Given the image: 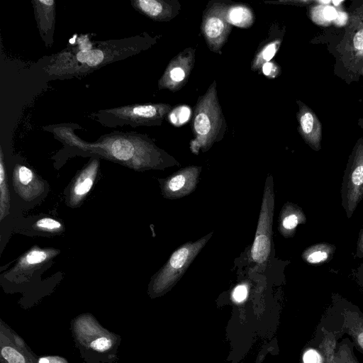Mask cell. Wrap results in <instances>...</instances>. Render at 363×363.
Masks as SVG:
<instances>
[{
  "label": "cell",
  "mask_w": 363,
  "mask_h": 363,
  "mask_svg": "<svg viewBox=\"0 0 363 363\" xmlns=\"http://www.w3.org/2000/svg\"><path fill=\"white\" fill-rule=\"evenodd\" d=\"M274 210V193L272 177L264 186L257 230L251 250V258L257 264L265 262L271 252L272 226Z\"/></svg>",
  "instance_id": "cell-8"
},
{
  "label": "cell",
  "mask_w": 363,
  "mask_h": 363,
  "mask_svg": "<svg viewBox=\"0 0 363 363\" xmlns=\"http://www.w3.org/2000/svg\"><path fill=\"white\" fill-rule=\"evenodd\" d=\"M334 246L318 244L308 248L303 253V259L309 264H320L326 261L330 253L334 252Z\"/></svg>",
  "instance_id": "cell-24"
},
{
  "label": "cell",
  "mask_w": 363,
  "mask_h": 363,
  "mask_svg": "<svg viewBox=\"0 0 363 363\" xmlns=\"http://www.w3.org/2000/svg\"><path fill=\"white\" fill-rule=\"evenodd\" d=\"M167 104H131L101 109L91 113V117L104 126L116 128L130 125H160L172 110Z\"/></svg>",
  "instance_id": "cell-5"
},
{
  "label": "cell",
  "mask_w": 363,
  "mask_h": 363,
  "mask_svg": "<svg viewBox=\"0 0 363 363\" xmlns=\"http://www.w3.org/2000/svg\"><path fill=\"white\" fill-rule=\"evenodd\" d=\"M228 4L225 1H211L203 14L201 30L208 48L214 52H220L233 28L226 17Z\"/></svg>",
  "instance_id": "cell-9"
},
{
  "label": "cell",
  "mask_w": 363,
  "mask_h": 363,
  "mask_svg": "<svg viewBox=\"0 0 363 363\" xmlns=\"http://www.w3.org/2000/svg\"><path fill=\"white\" fill-rule=\"evenodd\" d=\"M357 125L363 128V118H359L357 121Z\"/></svg>",
  "instance_id": "cell-35"
},
{
  "label": "cell",
  "mask_w": 363,
  "mask_h": 363,
  "mask_svg": "<svg viewBox=\"0 0 363 363\" xmlns=\"http://www.w3.org/2000/svg\"><path fill=\"white\" fill-rule=\"evenodd\" d=\"M131 4L140 13L160 22L173 19L179 14L181 9L177 0H133Z\"/></svg>",
  "instance_id": "cell-16"
},
{
  "label": "cell",
  "mask_w": 363,
  "mask_h": 363,
  "mask_svg": "<svg viewBox=\"0 0 363 363\" xmlns=\"http://www.w3.org/2000/svg\"><path fill=\"white\" fill-rule=\"evenodd\" d=\"M212 234L210 233L195 242H186L175 250L150 284V294L158 296L173 286L186 271Z\"/></svg>",
  "instance_id": "cell-6"
},
{
  "label": "cell",
  "mask_w": 363,
  "mask_h": 363,
  "mask_svg": "<svg viewBox=\"0 0 363 363\" xmlns=\"http://www.w3.org/2000/svg\"><path fill=\"white\" fill-rule=\"evenodd\" d=\"M321 4H330V1H318Z\"/></svg>",
  "instance_id": "cell-37"
},
{
  "label": "cell",
  "mask_w": 363,
  "mask_h": 363,
  "mask_svg": "<svg viewBox=\"0 0 363 363\" xmlns=\"http://www.w3.org/2000/svg\"><path fill=\"white\" fill-rule=\"evenodd\" d=\"M35 227L38 230L57 233L62 230L63 226L58 220L51 218H43L37 220Z\"/></svg>",
  "instance_id": "cell-26"
},
{
  "label": "cell",
  "mask_w": 363,
  "mask_h": 363,
  "mask_svg": "<svg viewBox=\"0 0 363 363\" xmlns=\"http://www.w3.org/2000/svg\"><path fill=\"white\" fill-rule=\"evenodd\" d=\"M191 111L187 106H179L172 108L167 118L174 126H181L186 123L190 116Z\"/></svg>",
  "instance_id": "cell-25"
},
{
  "label": "cell",
  "mask_w": 363,
  "mask_h": 363,
  "mask_svg": "<svg viewBox=\"0 0 363 363\" xmlns=\"http://www.w3.org/2000/svg\"><path fill=\"white\" fill-rule=\"evenodd\" d=\"M200 167L191 166L180 169L166 179L162 186L164 196L177 199L192 192L197 183Z\"/></svg>",
  "instance_id": "cell-14"
},
{
  "label": "cell",
  "mask_w": 363,
  "mask_h": 363,
  "mask_svg": "<svg viewBox=\"0 0 363 363\" xmlns=\"http://www.w3.org/2000/svg\"><path fill=\"white\" fill-rule=\"evenodd\" d=\"M321 11H322V16H323V18L325 21H328L337 18V15H338L337 11L335 9V8H333L330 6H326L322 8Z\"/></svg>",
  "instance_id": "cell-31"
},
{
  "label": "cell",
  "mask_w": 363,
  "mask_h": 363,
  "mask_svg": "<svg viewBox=\"0 0 363 363\" xmlns=\"http://www.w3.org/2000/svg\"><path fill=\"white\" fill-rule=\"evenodd\" d=\"M37 363H69L64 357L59 355L38 356Z\"/></svg>",
  "instance_id": "cell-28"
},
{
  "label": "cell",
  "mask_w": 363,
  "mask_h": 363,
  "mask_svg": "<svg viewBox=\"0 0 363 363\" xmlns=\"http://www.w3.org/2000/svg\"><path fill=\"white\" fill-rule=\"evenodd\" d=\"M155 39L145 33L125 39L97 41V45L88 50L67 48L52 55L42 69L59 79L79 77L146 50Z\"/></svg>",
  "instance_id": "cell-2"
},
{
  "label": "cell",
  "mask_w": 363,
  "mask_h": 363,
  "mask_svg": "<svg viewBox=\"0 0 363 363\" xmlns=\"http://www.w3.org/2000/svg\"><path fill=\"white\" fill-rule=\"evenodd\" d=\"M15 191L25 201H30L45 190V183L30 168L16 164L13 172Z\"/></svg>",
  "instance_id": "cell-15"
},
{
  "label": "cell",
  "mask_w": 363,
  "mask_h": 363,
  "mask_svg": "<svg viewBox=\"0 0 363 363\" xmlns=\"http://www.w3.org/2000/svg\"><path fill=\"white\" fill-rule=\"evenodd\" d=\"M281 43V38H276L269 40L267 39L262 45L252 62L251 69L253 71L262 68V65L269 62L276 55Z\"/></svg>",
  "instance_id": "cell-21"
},
{
  "label": "cell",
  "mask_w": 363,
  "mask_h": 363,
  "mask_svg": "<svg viewBox=\"0 0 363 363\" xmlns=\"http://www.w3.org/2000/svg\"><path fill=\"white\" fill-rule=\"evenodd\" d=\"M362 62V65L361 67H359V70H358V72L359 74H360L361 75H363V59L361 60Z\"/></svg>",
  "instance_id": "cell-34"
},
{
  "label": "cell",
  "mask_w": 363,
  "mask_h": 363,
  "mask_svg": "<svg viewBox=\"0 0 363 363\" xmlns=\"http://www.w3.org/2000/svg\"><path fill=\"white\" fill-rule=\"evenodd\" d=\"M342 204L350 218L363 198V138L355 143L345 171Z\"/></svg>",
  "instance_id": "cell-7"
},
{
  "label": "cell",
  "mask_w": 363,
  "mask_h": 363,
  "mask_svg": "<svg viewBox=\"0 0 363 363\" xmlns=\"http://www.w3.org/2000/svg\"><path fill=\"white\" fill-rule=\"evenodd\" d=\"M32 4L40 36L46 46H51L55 24V1L33 0Z\"/></svg>",
  "instance_id": "cell-17"
},
{
  "label": "cell",
  "mask_w": 363,
  "mask_h": 363,
  "mask_svg": "<svg viewBox=\"0 0 363 363\" xmlns=\"http://www.w3.org/2000/svg\"><path fill=\"white\" fill-rule=\"evenodd\" d=\"M38 355L24 340L0 320V362L37 363Z\"/></svg>",
  "instance_id": "cell-10"
},
{
  "label": "cell",
  "mask_w": 363,
  "mask_h": 363,
  "mask_svg": "<svg viewBox=\"0 0 363 363\" xmlns=\"http://www.w3.org/2000/svg\"><path fill=\"white\" fill-rule=\"evenodd\" d=\"M195 50L188 48L169 62L159 80V89L171 91L181 89L187 82L195 63Z\"/></svg>",
  "instance_id": "cell-11"
},
{
  "label": "cell",
  "mask_w": 363,
  "mask_h": 363,
  "mask_svg": "<svg viewBox=\"0 0 363 363\" xmlns=\"http://www.w3.org/2000/svg\"><path fill=\"white\" fill-rule=\"evenodd\" d=\"M262 73L268 77L275 78L281 73L280 67L274 62H268L261 68Z\"/></svg>",
  "instance_id": "cell-27"
},
{
  "label": "cell",
  "mask_w": 363,
  "mask_h": 363,
  "mask_svg": "<svg viewBox=\"0 0 363 363\" xmlns=\"http://www.w3.org/2000/svg\"><path fill=\"white\" fill-rule=\"evenodd\" d=\"M57 253V251L52 249L33 247L19 260L18 267L21 269H25L38 265L52 257Z\"/></svg>",
  "instance_id": "cell-23"
},
{
  "label": "cell",
  "mask_w": 363,
  "mask_h": 363,
  "mask_svg": "<svg viewBox=\"0 0 363 363\" xmlns=\"http://www.w3.org/2000/svg\"><path fill=\"white\" fill-rule=\"evenodd\" d=\"M298 111L296 118L298 130L303 140L313 150L320 149L322 140V124L314 111L301 101L297 100Z\"/></svg>",
  "instance_id": "cell-12"
},
{
  "label": "cell",
  "mask_w": 363,
  "mask_h": 363,
  "mask_svg": "<svg viewBox=\"0 0 363 363\" xmlns=\"http://www.w3.org/2000/svg\"><path fill=\"white\" fill-rule=\"evenodd\" d=\"M247 296V289L245 285H238L236 286L233 293V297L235 301L241 302L244 301Z\"/></svg>",
  "instance_id": "cell-30"
},
{
  "label": "cell",
  "mask_w": 363,
  "mask_h": 363,
  "mask_svg": "<svg viewBox=\"0 0 363 363\" xmlns=\"http://www.w3.org/2000/svg\"><path fill=\"white\" fill-rule=\"evenodd\" d=\"M0 147V220L1 221L9 213L10 196L4 152L1 147Z\"/></svg>",
  "instance_id": "cell-22"
},
{
  "label": "cell",
  "mask_w": 363,
  "mask_h": 363,
  "mask_svg": "<svg viewBox=\"0 0 363 363\" xmlns=\"http://www.w3.org/2000/svg\"><path fill=\"white\" fill-rule=\"evenodd\" d=\"M340 47L343 53L363 59V4L351 13Z\"/></svg>",
  "instance_id": "cell-13"
},
{
  "label": "cell",
  "mask_w": 363,
  "mask_h": 363,
  "mask_svg": "<svg viewBox=\"0 0 363 363\" xmlns=\"http://www.w3.org/2000/svg\"><path fill=\"white\" fill-rule=\"evenodd\" d=\"M99 161L93 159L75 178L69 192V203L78 206L91 189L99 169Z\"/></svg>",
  "instance_id": "cell-18"
},
{
  "label": "cell",
  "mask_w": 363,
  "mask_h": 363,
  "mask_svg": "<svg viewBox=\"0 0 363 363\" xmlns=\"http://www.w3.org/2000/svg\"><path fill=\"white\" fill-rule=\"evenodd\" d=\"M70 330L76 348L85 363H118L121 337L104 328L90 313L71 320Z\"/></svg>",
  "instance_id": "cell-3"
},
{
  "label": "cell",
  "mask_w": 363,
  "mask_h": 363,
  "mask_svg": "<svg viewBox=\"0 0 363 363\" xmlns=\"http://www.w3.org/2000/svg\"><path fill=\"white\" fill-rule=\"evenodd\" d=\"M226 121L218 99L216 82L201 96L195 106L191 128L194 138L190 149L194 154L206 152L223 139L226 130Z\"/></svg>",
  "instance_id": "cell-4"
},
{
  "label": "cell",
  "mask_w": 363,
  "mask_h": 363,
  "mask_svg": "<svg viewBox=\"0 0 363 363\" xmlns=\"http://www.w3.org/2000/svg\"><path fill=\"white\" fill-rule=\"evenodd\" d=\"M357 342H358L359 345L363 349V330L358 333V334L357 335Z\"/></svg>",
  "instance_id": "cell-33"
},
{
  "label": "cell",
  "mask_w": 363,
  "mask_h": 363,
  "mask_svg": "<svg viewBox=\"0 0 363 363\" xmlns=\"http://www.w3.org/2000/svg\"><path fill=\"white\" fill-rule=\"evenodd\" d=\"M304 363H322L323 360L320 354L315 350H309L303 354Z\"/></svg>",
  "instance_id": "cell-29"
},
{
  "label": "cell",
  "mask_w": 363,
  "mask_h": 363,
  "mask_svg": "<svg viewBox=\"0 0 363 363\" xmlns=\"http://www.w3.org/2000/svg\"><path fill=\"white\" fill-rule=\"evenodd\" d=\"M305 220L303 212L294 205L284 206L281 211L279 230L284 235H291L297 225Z\"/></svg>",
  "instance_id": "cell-20"
},
{
  "label": "cell",
  "mask_w": 363,
  "mask_h": 363,
  "mask_svg": "<svg viewBox=\"0 0 363 363\" xmlns=\"http://www.w3.org/2000/svg\"><path fill=\"white\" fill-rule=\"evenodd\" d=\"M342 1H333V3L335 6H338V4H341Z\"/></svg>",
  "instance_id": "cell-36"
},
{
  "label": "cell",
  "mask_w": 363,
  "mask_h": 363,
  "mask_svg": "<svg viewBox=\"0 0 363 363\" xmlns=\"http://www.w3.org/2000/svg\"><path fill=\"white\" fill-rule=\"evenodd\" d=\"M226 17L228 23L242 28H247L254 23L252 10L247 6L240 4H229Z\"/></svg>",
  "instance_id": "cell-19"
},
{
  "label": "cell",
  "mask_w": 363,
  "mask_h": 363,
  "mask_svg": "<svg viewBox=\"0 0 363 363\" xmlns=\"http://www.w3.org/2000/svg\"><path fill=\"white\" fill-rule=\"evenodd\" d=\"M356 252L358 257H363V227L359 234Z\"/></svg>",
  "instance_id": "cell-32"
},
{
  "label": "cell",
  "mask_w": 363,
  "mask_h": 363,
  "mask_svg": "<svg viewBox=\"0 0 363 363\" xmlns=\"http://www.w3.org/2000/svg\"><path fill=\"white\" fill-rule=\"evenodd\" d=\"M69 125H52L47 130L67 146L100 155L135 169L156 168L175 162L147 135L114 131L101 135L94 143H88L79 138Z\"/></svg>",
  "instance_id": "cell-1"
}]
</instances>
